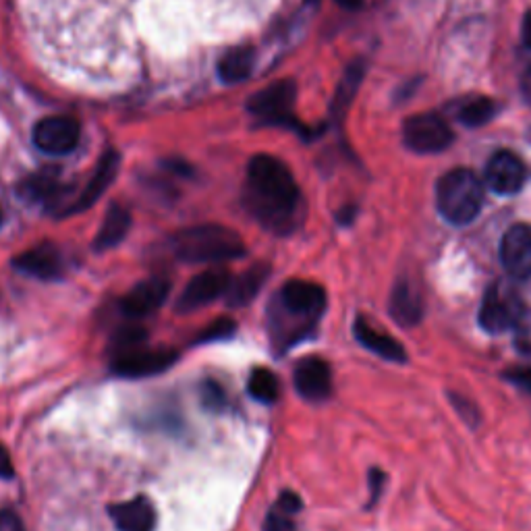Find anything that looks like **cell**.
Segmentation results:
<instances>
[{
  "instance_id": "obj_1",
  "label": "cell",
  "mask_w": 531,
  "mask_h": 531,
  "mask_svg": "<svg viewBox=\"0 0 531 531\" xmlns=\"http://www.w3.org/2000/svg\"><path fill=\"white\" fill-rule=\"evenodd\" d=\"M245 206L260 225L274 233H289L295 227L301 191L283 160L270 154L249 160Z\"/></svg>"
},
{
  "instance_id": "obj_2",
  "label": "cell",
  "mask_w": 531,
  "mask_h": 531,
  "mask_svg": "<svg viewBox=\"0 0 531 531\" xmlns=\"http://www.w3.org/2000/svg\"><path fill=\"white\" fill-rule=\"evenodd\" d=\"M173 254L187 264H225L247 254L239 233L222 225L189 227L171 237Z\"/></svg>"
},
{
  "instance_id": "obj_3",
  "label": "cell",
  "mask_w": 531,
  "mask_h": 531,
  "mask_svg": "<svg viewBox=\"0 0 531 531\" xmlns=\"http://www.w3.org/2000/svg\"><path fill=\"white\" fill-rule=\"evenodd\" d=\"M436 206L444 220L463 227L478 218L484 206V183L469 169H455L440 177L436 185Z\"/></svg>"
},
{
  "instance_id": "obj_4",
  "label": "cell",
  "mask_w": 531,
  "mask_h": 531,
  "mask_svg": "<svg viewBox=\"0 0 531 531\" xmlns=\"http://www.w3.org/2000/svg\"><path fill=\"white\" fill-rule=\"evenodd\" d=\"M453 142L451 127L438 115L419 113L403 123V144L415 154H440Z\"/></svg>"
},
{
  "instance_id": "obj_5",
  "label": "cell",
  "mask_w": 531,
  "mask_h": 531,
  "mask_svg": "<svg viewBox=\"0 0 531 531\" xmlns=\"http://www.w3.org/2000/svg\"><path fill=\"white\" fill-rule=\"evenodd\" d=\"M295 98H297L295 81L281 79L272 83V86L251 94L247 100V110L254 117L264 119L266 123L291 125Z\"/></svg>"
},
{
  "instance_id": "obj_6",
  "label": "cell",
  "mask_w": 531,
  "mask_h": 531,
  "mask_svg": "<svg viewBox=\"0 0 531 531\" xmlns=\"http://www.w3.org/2000/svg\"><path fill=\"white\" fill-rule=\"evenodd\" d=\"M177 359L179 353L175 349H164V347L150 349L146 345L113 357V361H110V370L121 378H148L166 372L171 366H175Z\"/></svg>"
},
{
  "instance_id": "obj_7",
  "label": "cell",
  "mask_w": 531,
  "mask_h": 531,
  "mask_svg": "<svg viewBox=\"0 0 531 531\" xmlns=\"http://www.w3.org/2000/svg\"><path fill=\"white\" fill-rule=\"evenodd\" d=\"M233 283V278L227 270L220 268H210L200 274H195L191 281L185 285L177 299V310L181 314H189L200 310V307L225 297L229 293V287Z\"/></svg>"
},
{
  "instance_id": "obj_8",
  "label": "cell",
  "mask_w": 531,
  "mask_h": 531,
  "mask_svg": "<svg viewBox=\"0 0 531 531\" xmlns=\"http://www.w3.org/2000/svg\"><path fill=\"white\" fill-rule=\"evenodd\" d=\"M523 312H525L523 303L515 293H511L502 285H494L484 295L480 307V324L484 330L498 334L509 328H515Z\"/></svg>"
},
{
  "instance_id": "obj_9",
  "label": "cell",
  "mask_w": 531,
  "mask_h": 531,
  "mask_svg": "<svg viewBox=\"0 0 531 531\" xmlns=\"http://www.w3.org/2000/svg\"><path fill=\"white\" fill-rule=\"evenodd\" d=\"M34 144L50 156H65L79 146L81 127L73 117H46L34 127Z\"/></svg>"
},
{
  "instance_id": "obj_10",
  "label": "cell",
  "mask_w": 531,
  "mask_h": 531,
  "mask_svg": "<svg viewBox=\"0 0 531 531\" xmlns=\"http://www.w3.org/2000/svg\"><path fill=\"white\" fill-rule=\"evenodd\" d=\"M171 295V281L162 276H152L148 281L137 283L123 299L121 312L127 320L137 322L152 316L164 305V301Z\"/></svg>"
},
{
  "instance_id": "obj_11",
  "label": "cell",
  "mask_w": 531,
  "mask_h": 531,
  "mask_svg": "<svg viewBox=\"0 0 531 531\" xmlns=\"http://www.w3.org/2000/svg\"><path fill=\"white\" fill-rule=\"evenodd\" d=\"M281 305L291 316L301 318L307 324H314L326 307V293L316 283L299 281V278H295V281L283 285Z\"/></svg>"
},
{
  "instance_id": "obj_12",
  "label": "cell",
  "mask_w": 531,
  "mask_h": 531,
  "mask_svg": "<svg viewBox=\"0 0 531 531\" xmlns=\"http://www.w3.org/2000/svg\"><path fill=\"white\" fill-rule=\"evenodd\" d=\"M500 260L515 281L531 278V227H511L500 243Z\"/></svg>"
},
{
  "instance_id": "obj_13",
  "label": "cell",
  "mask_w": 531,
  "mask_h": 531,
  "mask_svg": "<svg viewBox=\"0 0 531 531\" xmlns=\"http://www.w3.org/2000/svg\"><path fill=\"white\" fill-rule=\"evenodd\" d=\"M119 166H121V154L117 150H106L102 154V158L98 160L94 175L88 181L86 189L79 193V198L63 212V216H73V214L86 212L88 208H92L102 198L104 191L113 185V181L119 173Z\"/></svg>"
},
{
  "instance_id": "obj_14",
  "label": "cell",
  "mask_w": 531,
  "mask_h": 531,
  "mask_svg": "<svg viewBox=\"0 0 531 531\" xmlns=\"http://www.w3.org/2000/svg\"><path fill=\"white\" fill-rule=\"evenodd\" d=\"M13 268L25 276L40 278V281H59L65 272V260L52 243H40L19 254L13 260Z\"/></svg>"
},
{
  "instance_id": "obj_15",
  "label": "cell",
  "mask_w": 531,
  "mask_h": 531,
  "mask_svg": "<svg viewBox=\"0 0 531 531\" xmlns=\"http://www.w3.org/2000/svg\"><path fill=\"white\" fill-rule=\"evenodd\" d=\"M527 179L525 164L509 150L496 152L486 166V185L498 195L517 193Z\"/></svg>"
},
{
  "instance_id": "obj_16",
  "label": "cell",
  "mask_w": 531,
  "mask_h": 531,
  "mask_svg": "<svg viewBox=\"0 0 531 531\" xmlns=\"http://www.w3.org/2000/svg\"><path fill=\"white\" fill-rule=\"evenodd\" d=\"M293 382L303 399L320 403L332 393V370L320 357H305L297 363Z\"/></svg>"
},
{
  "instance_id": "obj_17",
  "label": "cell",
  "mask_w": 531,
  "mask_h": 531,
  "mask_svg": "<svg viewBox=\"0 0 531 531\" xmlns=\"http://www.w3.org/2000/svg\"><path fill=\"white\" fill-rule=\"evenodd\" d=\"M117 531H156V509L146 496H135L125 502H117L108 509Z\"/></svg>"
},
{
  "instance_id": "obj_18",
  "label": "cell",
  "mask_w": 531,
  "mask_h": 531,
  "mask_svg": "<svg viewBox=\"0 0 531 531\" xmlns=\"http://www.w3.org/2000/svg\"><path fill=\"white\" fill-rule=\"evenodd\" d=\"M17 193L23 202L54 208L63 195V185H61V179L57 173L44 171V173H36L32 177L23 179L17 187Z\"/></svg>"
},
{
  "instance_id": "obj_19",
  "label": "cell",
  "mask_w": 531,
  "mask_h": 531,
  "mask_svg": "<svg viewBox=\"0 0 531 531\" xmlns=\"http://www.w3.org/2000/svg\"><path fill=\"white\" fill-rule=\"evenodd\" d=\"M422 312V293L407 278H401L393 289V295H390V316L403 326H413L422 320Z\"/></svg>"
},
{
  "instance_id": "obj_20",
  "label": "cell",
  "mask_w": 531,
  "mask_h": 531,
  "mask_svg": "<svg viewBox=\"0 0 531 531\" xmlns=\"http://www.w3.org/2000/svg\"><path fill=\"white\" fill-rule=\"evenodd\" d=\"M129 229H131L129 210L119 206V204H113L108 208V212L102 220V227L94 239V249L98 251V254H102V251L119 247L125 241V237L129 235Z\"/></svg>"
},
{
  "instance_id": "obj_21",
  "label": "cell",
  "mask_w": 531,
  "mask_h": 531,
  "mask_svg": "<svg viewBox=\"0 0 531 531\" xmlns=\"http://www.w3.org/2000/svg\"><path fill=\"white\" fill-rule=\"evenodd\" d=\"M353 332H355V339L359 341V345L376 353L378 357L388 359V361H405L407 357L405 349L393 337H388V334L372 328L366 320L359 318L353 326Z\"/></svg>"
},
{
  "instance_id": "obj_22",
  "label": "cell",
  "mask_w": 531,
  "mask_h": 531,
  "mask_svg": "<svg viewBox=\"0 0 531 531\" xmlns=\"http://www.w3.org/2000/svg\"><path fill=\"white\" fill-rule=\"evenodd\" d=\"M270 276V266L268 264H254L247 268L237 281L231 283L229 293H227V303L231 307H245L258 297L262 287L266 285Z\"/></svg>"
},
{
  "instance_id": "obj_23",
  "label": "cell",
  "mask_w": 531,
  "mask_h": 531,
  "mask_svg": "<svg viewBox=\"0 0 531 531\" xmlns=\"http://www.w3.org/2000/svg\"><path fill=\"white\" fill-rule=\"evenodd\" d=\"M256 52L251 46H235L218 61V77L222 83H241L254 71Z\"/></svg>"
},
{
  "instance_id": "obj_24",
  "label": "cell",
  "mask_w": 531,
  "mask_h": 531,
  "mask_svg": "<svg viewBox=\"0 0 531 531\" xmlns=\"http://www.w3.org/2000/svg\"><path fill=\"white\" fill-rule=\"evenodd\" d=\"M496 110L498 106L484 96H475V98H467L459 104L457 108V119L465 125V127H482L488 125L494 117H496Z\"/></svg>"
},
{
  "instance_id": "obj_25",
  "label": "cell",
  "mask_w": 531,
  "mask_h": 531,
  "mask_svg": "<svg viewBox=\"0 0 531 531\" xmlns=\"http://www.w3.org/2000/svg\"><path fill=\"white\" fill-rule=\"evenodd\" d=\"M363 73H366V67H363V61H355L347 67L339 88H337V94H334V100H332V115L341 119L345 115V110L349 108L359 83L363 79Z\"/></svg>"
},
{
  "instance_id": "obj_26",
  "label": "cell",
  "mask_w": 531,
  "mask_h": 531,
  "mask_svg": "<svg viewBox=\"0 0 531 531\" xmlns=\"http://www.w3.org/2000/svg\"><path fill=\"white\" fill-rule=\"evenodd\" d=\"M247 393L264 405H272L281 397V382L268 368H256L247 378Z\"/></svg>"
},
{
  "instance_id": "obj_27",
  "label": "cell",
  "mask_w": 531,
  "mask_h": 531,
  "mask_svg": "<svg viewBox=\"0 0 531 531\" xmlns=\"http://www.w3.org/2000/svg\"><path fill=\"white\" fill-rule=\"evenodd\" d=\"M148 343V330L139 324H125L115 332V337L110 339V357H117L129 351H135L139 347H146Z\"/></svg>"
},
{
  "instance_id": "obj_28",
  "label": "cell",
  "mask_w": 531,
  "mask_h": 531,
  "mask_svg": "<svg viewBox=\"0 0 531 531\" xmlns=\"http://www.w3.org/2000/svg\"><path fill=\"white\" fill-rule=\"evenodd\" d=\"M237 326L231 318H218L214 320L202 334L198 337L195 343H212V341H227L235 334Z\"/></svg>"
},
{
  "instance_id": "obj_29",
  "label": "cell",
  "mask_w": 531,
  "mask_h": 531,
  "mask_svg": "<svg viewBox=\"0 0 531 531\" xmlns=\"http://www.w3.org/2000/svg\"><path fill=\"white\" fill-rule=\"evenodd\" d=\"M264 531H295V523H293L291 515L281 513L278 509H272V511L266 515Z\"/></svg>"
},
{
  "instance_id": "obj_30",
  "label": "cell",
  "mask_w": 531,
  "mask_h": 531,
  "mask_svg": "<svg viewBox=\"0 0 531 531\" xmlns=\"http://www.w3.org/2000/svg\"><path fill=\"white\" fill-rule=\"evenodd\" d=\"M202 399L208 409H220L225 405V393H222V388L214 380H206L202 384Z\"/></svg>"
},
{
  "instance_id": "obj_31",
  "label": "cell",
  "mask_w": 531,
  "mask_h": 531,
  "mask_svg": "<svg viewBox=\"0 0 531 531\" xmlns=\"http://www.w3.org/2000/svg\"><path fill=\"white\" fill-rule=\"evenodd\" d=\"M274 509H278L281 513H287V515H295L301 511V498L295 494V492H283L281 496H278Z\"/></svg>"
},
{
  "instance_id": "obj_32",
  "label": "cell",
  "mask_w": 531,
  "mask_h": 531,
  "mask_svg": "<svg viewBox=\"0 0 531 531\" xmlns=\"http://www.w3.org/2000/svg\"><path fill=\"white\" fill-rule=\"evenodd\" d=\"M515 328H517V332H519V334H517L519 347L531 351V316H527V314L523 312V316L519 318V322L515 324Z\"/></svg>"
},
{
  "instance_id": "obj_33",
  "label": "cell",
  "mask_w": 531,
  "mask_h": 531,
  "mask_svg": "<svg viewBox=\"0 0 531 531\" xmlns=\"http://www.w3.org/2000/svg\"><path fill=\"white\" fill-rule=\"evenodd\" d=\"M0 531H25V527L17 513L0 511Z\"/></svg>"
},
{
  "instance_id": "obj_34",
  "label": "cell",
  "mask_w": 531,
  "mask_h": 531,
  "mask_svg": "<svg viewBox=\"0 0 531 531\" xmlns=\"http://www.w3.org/2000/svg\"><path fill=\"white\" fill-rule=\"evenodd\" d=\"M0 478L3 480L13 478V463L5 446H0Z\"/></svg>"
},
{
  "instance_id": "obj_35",
  "label": "cell",
  "mask_w": 531,
  "mask_h": 531,
  "mask_svg": "<svg viewBox=\"0 0 531 531\" xmlns=\"http://www.w3.org/2000/svg\"><path fill=\"white\" fill-rule=\"evenodd\" d=\"M382 484H384V471L372 469V473H370V490H372V502H376V498L380 496ZM372 502H370V505H372Z\"/></svg>"
},
{
  "instance_id": "obj_36",
  "label": "cell",
  "mask_w": 531,
  "mask_h": 531,
  "mask_svg": "<svg viewBox=\"0 0 531 531\" xmlns=\"http://www.w3.org/2000/svg\"><path fill=\"white\" fill-rule=\"evenodd\" d=\"M511 380H513V382H519V384H523V386H527V388H531V368L511 372Z\"/></svg>"
},
{
  "instance_id": "obj_37",
  "label": "cell",
  "mask_w": 531,
  "mask_h": 531,
  "mask_svg": "<svg viewBox=\"0 0 531 531\" xmlns=\"http://www.w3.org/2000/svg\"><path fill=\"white\" fill-rule=\"evenodd\" d=\"M521 36H523V44L531 50V11L525 15L523 19V27H521Z\"/></svg>"
},
{
  "instance_id": "obj_38",
  "label": "cell",
  "mask_w": 531,
  "mask_h": 531,
  "mask_svg": "<svg viewBox=\"0 0 531 531\" xmlns=\"http://www.w3.org/2000/svg\"><path fill=\"white\" fill-rule=\"evenodd\" d=\"M521 94H523L525 102L531 106V69H527V73L521 79Z\"/></svg>"
},
{
  "instance_id": "obj_39",
  "label": "cell",
  "mask_w": 531,
  "mask_h": 531,
  "mask_svg": "<svg viewBox=\"0 0 531 531\" xmlns=\"http://www.w3.org/2000/svg\"><path fill=\"white\" fill-rule=\"evenodd\" d=\"M337 3L341 7H345V9H349V11H355V9H359L363 5V0H337Z\"/></svg>"
},
{
  "instance_id": "obj_40",
  "label": "cell",
  "mask_w": 531,
  "mask_h": 531,
  "mask_svg": "<svg viewBox=\"0 0 531 531\" xmlns=\"http://www.w3.org/2000/svg\"><path fill=\"white\" fill-rule=\"evenodd\" d=\"M0 225H3V210H0Z\"/></svg>"
}]
</instances>
